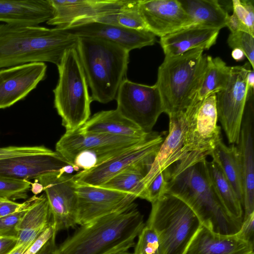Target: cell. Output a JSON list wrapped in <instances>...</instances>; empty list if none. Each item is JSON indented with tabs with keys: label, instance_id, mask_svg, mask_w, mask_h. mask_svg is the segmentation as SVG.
Here are the masks:
<instances>
[{
	"label": "cell",
	"instance_id": "50",
	"mask_svg": "<svg viewBox=\"0 0 254 254\" xmlns=\"http://www.w3.org/2000/svg\"><path fill=\"white\" fill-rule=\"evenodd\" d=\"M114 254H132V253H129L128 251H126V252L117 253Z\"/></svg>",
	"mask_w": 254,
	"mask_h": 254
},
{
	"label": "cell",
	"instance_id": "5",
	"mask_svg": "<svg viewBox=\"0 0 254 254\" xmlns=\"http://www.w3.org/2000/svg\"><path fill=\"white\" fill-rule=\"evenodd\" d=\"M194 49L180 55L165 57L158 69L155 83L168 116L184 111L199 91L205 74L207 56Z\"/></svg>",
	"mask_w": 254,
	"mask_h": 254
},
{
	"label": "cell",
	"instance_id": "22",
	"mask_svg": "<svg viewBox=\"0 0 254 254\" xmlns=\"http://www.w3.org/2000/svg\"><path fill=\"white\" fill-rule=\"evenodd\" d=\"M254 250L237 234H219L201 225L184 254H254Z\"/></svg>",
	"mask_w": 254,
	"mask_h": 254
},
{
	"label": "cell",
	"instance_id": "14",
	"mask_svg": "<svg viewBox=\"0 0 254 254\" xmlns=\"http://www.w3.org/2000/svg\"><path fill=\"white\" fill-rule=\"evenodd\" d=\"M253 91L248 92L238 140L236 143L243 185L244 218L254 213V106Z\"/></svg>",
	"mask_w": 254,
	"mask_h": 254
},
{
	"label": "cell",
	"instance_id": "36",
	"mask_svg": "<svg viewBox=\"0 0 254 254\" xmlns=\"http://www.w3.org/2000/svg\"><path fill=\"white\" fill-rule=\"evenodd\" d=\"M254 37L248 33L239 31L230 33L227 39V43L231 48H238L243 52L253 68H254Z\"/></svg>",
	"mask_w": 254,
	"mask_h": 254
},
{
	"label": "cell",
	"instance_id": "52",
	"mask_svg": "<svg viewBox=\"0 0 254 254\" xmlns=\"http://www.w3.org/2000/svg\"></svg>",
	"mask_w": 254,
	"mask_h": 254
},
{
	"label": "cell",
	"instance_id": "19",
	"mask_svg": "<svg viewBox=\"0 0 254 254\" xmlns=\"http://www.w3.org/2000/svg\"><path fill=\"white\" fill-rule=\"evenodd\" d=\"M68 165L72 164L56 151L19 156L0 160V177L29 181L51 173L64 174V168Z\"/></svg>",
	"mask_w": 254,
	"mask_h": 254
},
{
	"label": "cell",
	"instance_id": "34",
	"mask_svg": "<svg viewBox=\"0 0 254 254\" xmlns=\"http://www.w3.org/2000/svg\"><path fill=\"white\" fill-rule=\"evenodd\" d=\"M32 183L28 180H19L0 177V197L15 200L25 199Z\"/></svg>",
	"mask_w": 254,
	"mask_h": 254
},
{
	"label": "cell",
	"instance_id": "35",
	"mask_svg": "<svg viewBox=\"0 0 254 254\" xmlns=\"http://www.w3.org/2000/svg\"><path fill=\"white\" fill-rule=\"evenodd\" d=\"M137 237L132 254H160L158 238L152 228L145 225Z\"/></svg>",
	"mask_w": 254,
	"mask_h": 254
},
{
	"label": "cell",
	"instance_id": "51",
	"mask_svg": "<svg viewBox=\"0 0 254 254\" xmlns=\"http://www.w3.org/2000/svg\"><path fill=\"white\" fill-rule=\"evenodd\" d=\"M1 198H1V197H0V199Z\"/></svg>",
	"mask_w": 254,
	"mask_h": 254
},
{
	"label": "cell",
	"instance_id": "33",
	"mask_svg": "<svg viewBox=\"0 0 254 254\" xmlns=\"http://www.w3.org/2000/svg\"><path fill=\"white\" fill-rule=\"evenodd\" d=\"M138 0H131L127 6L119 11L101 15L83 23L97 22L133 29L147 30L138 11Z\"/></svg>",
	"mask_w": 254,
	"mask_h": 254
},
{
	"label": "cell",
	"instance_id": "20",
	"mask_svg": "<svg viewBox=\"0 0 254 254\" xmlns=\"http://www.w3.org/2000/svg\"><path fill=\"white\" fill-rule=\"evenodd\" d=\"M169 118L168 134L163 141L149 170L143 178L144 190L159 173L180 159L186 129L184 111L172 114L169 115Z\"/></svg>",
	"mask_w": 254,
	"mask_h": 254
},
{
	"label": "cell",
	"instance_id": "13",
	"mask_svg": "<svg viewBox=\"0 0 254 254\" xmlns=\"http://www.w3.org/2000/svg\"><path fill=\"white\" fill-rule=\"evenodd\" d=\"M75 190L77 196V224L80 226L126 210L131 206L137 198L132 194L76 183Z\"/></svg>",
	"mask_w": 254,
	"mask_h": 254
},
{
	"label": "cell",
	"instance_id": "15",
	"mask_svg": "<svg viewBox=\"0 0 254 254\" xmlns=\"http://www.w3.org/2000/svg\"><path fill=\"white\" fill-rule=\"evenodd\" d=\"M138 9L148 31L160 37L193 25L178 0H138Z\"/></svg>",
	"mask_w": 254,
	"mask_h": 254
},
{
	"label": "cell",
	"instance_id": "45",
	"mask_svg": "<svg viewBox=\"0 0 254 254\" xmlns=\"http://www.w3.org/2000/svg\"><path fill=\"white\" fill-rule=\"evenodd\" d=\"M17 238L12 236H0V254H7L16 245Z\"/></svg>",
	"mask_w": 254,
	"mask_h": 254
},
{
	"label": "cell",
	"instance_id": "49",
	"mask_svg": "<svg viewBox=\"0 0 254 254\" xmlns=\"http://www.w3.org/2000/svg\"><path fill=\"white\" fill-rule=\"evenodd\" d=\"M31 190L35 195L41 192L43 190L42 186L37 182L35 181L31 184Z\"/></svg>",
	"mask_w": 254,
	"mask_h": 254
},
{
	"label": "cell",
	"instance_id": "1",
	"mask_svg": "<svg viewBox=\"0 0 254 254\" xmlns=\"http://www.w3.org/2000/svg\"><path fill=\"white\" fill-rule=\"evenodd\" d=\"M206 158L186 168L167 169L166 193L183 201L195 214L202 225L221 235H233L243 221L232 217L216 195L205 167Z\"/></svg>",
	"mask_w": 254,
	"mask_h": 254
},
{
	"label": "cell",
	"instance_id": "9",
	"mask_svg": "<svg viewBox=\"0 0 254 254\" xmlns=\"http://www.w3.org/2000/svg\"><path fill=\"white\" fill-rule=\"evenodd\" d=\"M116 99V110L148 133L152 132L159 117L164 113L161 95L155 84L149 86L126 78L119 87Z\"/></svg>",
	"mask_w": 254,
	"mask_h": 254
},
{
	"label": "cell",
	"instance_id": "28",
	"mask_svg": "<svg viewBox=\"0 0 254 254\" xmlns=\"http://www.w3.org/2000/svg\"><path fill=\"white\" fill-rule=\"evenodd\" d=\"M209 156L218 166L232 186L242 202L243 198V177L239 153L236 145L227 146L221 140Z\"/></svg>",
	"mask_w": 254,
	"mask_h": 254
},
{
	"label": "cell",
	"instance_id": "42",
	"mask_svg": "<svg viewBox=\"0 0 254 254\" xmlns=\"http://www.w3.org/2000/svg\"><path fill=\"white\" fill-rule=\"evenodd\" d=\"M57 233L53 223L37 237L23 254H37L52 236Z\"/></svg>",
	"mask_w": 254,
	"mask_h": 254
},
{
	"label": "cell",
	"instance_id": "8",
	"mask_svg": "<svg viewBox=\"0 0 254 254\" xmlns=\"http://www.w3.org/2000/svg\"><path fill=\"white\" fill-rule=\"evenodd\" d=\"M184 114L186 129L177 162L188 167L206 158L222 139L221 127L217 125L216 94L202 100L193 99Z\"/></svg>",
	"mask_w": 254,
	"mask_h": 254
},
{
	"label": "cell",
	"instance_id": "40",
	"mask_svg": "<svg viewBox=\"0 0 254 254\" xmlns=\"http://www.w3.org/2000/svg\"><path fill=\"white\" fill-rule=\"evenodd\" d=\"M29 208L0 218V236L17 238L16 227Z\"/></svg>",
	"mask_w": 254,
	"mask_h": 254
},
{
	"label": "cell",
	"instance_id": "4",
	"mask_svg": "<svg viewBox=\"0 0 254 254\" xmlns=\"http://www.w3.org/2000/svg\"><path fill=\"white\" fill-rule=\"evenodd\" d=\"M75 48L92 101L106 104L116 99L127 78L129 52L109 41L87 37H77Z\"/></svg>",
	"mask_w": 254,
	"mask_h": 254
},
{
	"label": "cell",
	"instance_id": "39",
	"mask_svg": "<svg viewBox=\"0 0 254 254\" xmlns=\"http://www.w3.org/2000/svg\"><path fill=\"white\" fill-rule=\"evenodd\" d=\"M167 186V169L159 173L144 190L142 199L152 203L166 194Z\"/></svg>",
	"mask_w": 254,
	"mask_h": 254
},
{
	"label": "cell",
	"instance_id": "44",
	"mask_svg": "<svg viewBox=\"0 0 254 254\" xmlns=\"http://www.w3.org/2000/svg\"><path fill=\"white\" fill-rule=\"evenodd\" d=\"M226 27L229 29L231 33L243 31L250 34L247 28L241 22L234 13L231 15H229Z\"/></svg>",
	"mask_w": 254,
	"mask_h": 254
},
{
	"label": "cell",
	"instance_id": "18",
	"mask_svg": "<svg viewBox=\"0 0 254 254\" xmlns=\"http://www.w3.org/2000/svg\"><path fill=\"white\" fill-rule=\"evenodd\" d=\"M131 0H50L53 17L48 25L63 27L80 23L95 17L119 11Z\"/></svg>",
	"mask_w": 254,
	"mask_h": 254
},
{
	"label": "cell",
	"instance_id": "41",
	"mask_svg": "<svg viewBox=\"0 0 254 254\" xmlns=\"http://www.w3.org/2000/svg\"><path fill=\"white\" fill-rule=\"evenodd\" d=\"M36 195L23 203L2 198L0 199V218L16 213L31 207L38 199Z\"/></svg>",
	"mask_w": 254,
	"mask_h": 254
},
{
	"label": "cell",
	"instance_id": "26",
	"mask_svg": "<svg viewBox=\"0 0 254 254\" xmlns=\"http://www.w3.org/2000/svg\"><path fill=\"white\" fill-rule=\"evenodd\" d=\"M53 224L45 193L27 210L16 227L18 233L16 246L31 243L47 228Z\"/></svg>",
	"mask_w": 254,
	"mask_h": 254
},
{
	"label": "cell",
	"instance_id": "47",
	"mask_svg": "<svg viewBox=\"0 0 254 254\" xmlns=\"http://www.w3.org/2000/svg\"><path fill=\"white\" fill-rule=\"evenodd\" d=\"M32 244V243L15 246L14 248L7 254H23Z\"/></svg>",
	"mask_w": 254,
	"mask_h": 254
},
{
	"label": "cell",
	"instance_id": "43",
	"mask_svg": "<svg viewBox=\"0 0 254 254\" xmlns=\"http://www.w3.org/2000/svg\"><path fill=\"white\" fill-rule=\"evenodd\" d=\"M237 234L244 241L254 246V213L243 219L241 228Z\"/></svg>",
	"mask_w": 254,
	"mask_h": 254
},
{
	"label": "cell",
	"instance_id": "6",
	"mask_svg": "<svg viewBox=\"0 0 254 254\" xmlns=\"http://www.w3.org/2000/svg\"><path fill=\"white\" fill-rule=\"evenodd\" d=\"M57 67L59 79L53 90L54 106L66 131H72L89 119L92 101L75 46L65 51Z\"/></svg>",
	"mask_w": 254,
	"mask_h": 254
},
{
	"label": "cell",
	"instance_id": "30",
	"mask_svg": "<svg viewBox=\"0 0 254 254\" xmlns=\"http://www.w3.org/2000/svg\"><path fill=\"white\" fill-rule=\"evenodd\" d=\"M152 163L134 165L117 174L100 187L135 195L142 199L144 190L143 180Z\"/></svg>",
	"mask_w": 254,
	"mask_h": 254
},
{
	"label": "cell",
	"instance_id": "21",
	"mask_svg": "<svg viewBox=\"0 0 254 254\" xmlns=\"http://www.w3.org/2000/svg\"><path fill=\"white\" fill-rule=\"evenodd\" d=\"M220 30L193 25L160 37L165 57L180 55L194 49L208 50L216 42Z\"/></svg>",
	"mask_w": 254,
	"mask_h": 254
},
{
	"label": "cell",
	"instance_id": "27",
	"mask_svg": "<svg viewBox=\"0 0 254 254\" xmlns=\"http://www.w3.org/2000/svg\"><path fill=\"white\" fill-rule=\"evenodd\" d=\"M193 25L220 30L226 27L228 13L217 0H178Z\"/></svg>",
	"mask_w": 254,
	"mask_h": 254
},
{
	"label": "cell",
	"instance_id": "3",
	"mask_svg": "<svg viewBox=\"0 0 254 254\" xmlns=\"http://www.w3.org/2000/svg\"><path fill=\"white\" fill-rule=\"evenodd\" d=\"M77 37L55 27L0 24V68L32 63L57 65Z\"/></svg>",
	"mask_w": 254,
	"mask_h": 254
},
{
	"label": "cell",
	"instance_id": "12",
	"mask_svg": "<svg viewBox=\"0 0 254 254\" xmlns=\"http://www.w3.org/2000/svg\"><path fill=\"white\" fill-rule=\"evenodd\" d=\"M45 192L56 232L77 224V196L73 175L63 171L49 173L35 179Z\"/></svg>",
	"mask_w": 254,
	"mask_h": 254
},
{
	"label": "cell",
	"instance_id": "17",
	"mask_svg": "<svg viewBox=\"0 0 254 254\" xmlns=\"http://www.w3.org/2000/svg\"><path fill=\"white\" fill-rule=\"evenodd\" d=\"M47 71L44 63H32L0 70V109L25 98L42 81Z\"/></svg>",
	"mask_w": 254,
	"mask_h": 254
},
{
	"label": "cell",
	"instance_id": "11",
	"mask_svg": "<svg viewBox=\"0 0 254 254\" xmlns=\"http://www.w3.org/2000/svg\"><path fill=\"white\" fill-rule=\"evenodd\" d=\"M163 141L160 135L151 132L143 142L96 167L73 175L74 181L79 184L100 186L134 165L142 162L152 163Z\"/></svg>",
	"mask_w": 254,
	"mask_h": 254
},
{
	"label": "cell",
	"instance_id": "24",
	"mask_svg": "<svg viewBox=\"0 0 254 254\" xmlns=\"http://www.w3.org/2000/svg\"><path fill=\"white\" fill-rule=\"evenodd\" d=\"M54 13L50 0H0V21L4 23L38 25Z\"/></svg>",
	"mask_w": 254,
	"mask_h": 254
},
{
	"label": "cell",
	"instance_id": "2",
	"mask_svg": "<svg viewBox=\"0 0 254 254\" xmlns=\"http://www.w3.org/2000/svg\"><path fill=\"white\" fill-rule=\"evenodd\" d=\"M145 226L134 203L128 208L81 225L55 254H114L127 251Z\"/></svg>",
	"mask_w": 254,
	"mask_h": 254
},
{
	"label": "cell",
	"instance_id": "16",
	"mask_svg": "<svg viewBox=\"0 0 254 254\" xmlns=\"http://www.w3.org/2000/svg\"><path fill=\"white\" fill-rule=\"evenodd\" d=\"M56 27L76 37L98 38L109 41L128 52L153 45L156 42L155 36L148 30H136L97 22Z\"/></svg>",
	"mask_w": 254,
	"mask_h": 254
},
{
	"label": "cell",
	"instance_id": "48",
	"mask_svg": "<svg viewBox=\"0 0 254 254\" xmlns=\"http://www.w3.org/2000/svg\"><path fill=\"white\" fill-rule=\"evenodd\" d=\"M233 58L236 61H240L244 59L245 55L243 52L240 49L235 48L232 52Z\"/></svg>",
	"mask_w": 254,
	"mask_h": 254
},
{
	"label": "cell",
	"instance_id": "31",
	"mask_svg": "<svg viewBox=\"0 0 254 254\" xmlns=\"http://www.w3.org/2000/svg\"><path fill=\"white\" fill-rule=\"evenodd\" d=\"M231 66H228L220 57L207 56L205 74L196 95L193 99L202 100L224 89L229 80Z\"/></svg>",
	"mask_w": 254,
	"mask_h": 254
},
{
	"label": "cell",
	"instance_id": "7",
	"mask_svg": "<svg viewBox=\"0 0 254 254\" xmlns=\"http://www.w3.org/2000/svg\"><path fill=\"white\" fill-rule=\"evenodd\" d=\"M146 225L156 233L160 254H184L201 226L192 210L179 198L168 193L151 203Z\"/></svg>",
	"mask_w": 254,
	"mask_h": 254
},
{
	"label": "cell",
	"instance_id": "32",
	"mask_svg": "<svg viewBox=\"0 0 254 254\" xmlns=\"http://www.w3.org/2000/svg\"><path fill=\"white\" fill-rule=\"evenodd\" d=\"M144 141L139 142L106 145L84 151L76 156L73 161V165L82 170L90 169L106 162Z\"/></svg>",
	"mask_w": 254,
	"mask_h": 254
},
{
	"label": "cell",
	"instance_id": "38",
	"mask_svg": "<svg viewBox=\"0 0 254 254\" xmlns=\"http://www.w3.org/2000/svg\"><path fill=\"white\" fill-rule=\"evenodd\" d=\"M54 152L44 146L0 147V160L19 156L49 154Z\"/></svg>",
	"mask_w": 254,
	"mask_h": 254
},
{
	"label": "cell",
	"instance_id": "37",
	"mask_svg": "<svg viewBox=\"0 0 254 254\" xmlns=\"http://www.w3.org/2000/svg\"><path fill=\"white\" fill-rule=\"evenodd\" d=\"M233 13L254 36V4L253 0H232Z\"/></svg>",
	"mask_w": 254,
	"mask_h": 254
},
{
	"label": "cell",
	"instance_id": "25",
	"mask_svg": "<svg viewBox=\"0 0 254 254\" xmlns=\"http://www.w3.org/2000/svg\"><path fill=\"white\" fill-rule=\"evenodd\" d=\"M78 129L82 132L137 138H145L151 132H145L122 115L116 109L102 111L95 114Z\"/></svg>",
	"mask_w": 254,
	"mask_h": 254
},
{
	"label": "cell",
	"instance_id": "29",
	"mask_svg": "<svg viewBox=\"0 0 254 254\" xmlns=\"http://www.w3.org/2000/svg\"><path fill=\"white\" fill-rule=\"evenodd\" d=\"M205 167L213 190L223 206L232 217L243 221L242 202L218 166L206 159Z\"/></svg>",
	"mask_w": 254,
	"mask_h": 254
},
{
	"label": "cell",
	"instance_id": "23",
	"mask_svg": "<svg viewBox=\"0 0 254 254\" xmlns=\"http://www.w3.org/2000/svg\"><path fill=\"white\" fill-rule=\"evenodd\" d=\"M148 137L145 138H137L106 134L82 132L77 129L65 132L56 143V152L73 165L76 156L84 151L106 145L139 142L144 141Z\"/></svg>",
	"mask_w": 254,
	"mask_h": 254
},
{
	"label": "cell",
	"instance_id": "46",
	"mask_svg": "<svg viewBox=\"0 0 254 254\" xmlns=\"http://www.w3.org/2000/svg\"><path fill=\"white\" fill-rule=\"evenodd\" d=\"M247 87L248 91L254 90V71L250 69L247 73L246 77Z\"/></svg>",
	"mask_w": 254,
	"mask_h": 254
},
{
	"label": "cell",
	"instance_id": "10",
	"mask_svg": "<svg viewBox=\"0 0 254 254\" xmlns=\"http://www.w3.org/2000/svg\"><path fill=\"white\" fill-rule=\"evenodd\" d=\"M251 67L249 63L231 66L225 88L216 94L218 120L228 142L237 143L248 98L246 77Z\"/></svg>",
	"mask_w": 254,
	"mask_h": 254
}]
</instances>
